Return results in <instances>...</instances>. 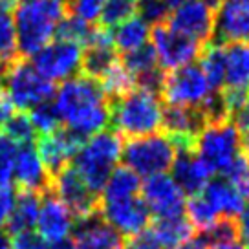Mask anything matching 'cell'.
Segmentation results:
<instances>
[{"label":"cell","instance_id":"cell-1","mask_svg":"<svg viewBox=\"0 0 249 249\" xmlns=\"http://www.w3.org/2000/svg\"><path fill=\"white\" fill-rule=\"evenodd\" d=\"M52 103L62 126L81 140L107 130L110 124V99L99 83L88 75L61 83L55 88Z\"/></svg>","mask_w":249,"mask_h":249},{"label":"cell","instance_id":"cell-2","mask_svg":"<svg viewBox=\"0 0 249 249\" xmlns=\"http://www.w3.org/2000/svg\"><path fill=\"white\" fill-rule=\"evenodd\" d=\"M66 15V0H18L13 9L18 53L31 59L55 39Z\"/></svg>","mask_w":249,"mask_h":249},{"label":"cell","instance_id":"cell-3","mask_svg":"<svg viewBox=\"0 0 249 249\" xmlns=\"http://www.w3.org/2000/svg\"><path fill=\"white\" fill-rule=\"evenodd\" d=\"M163 99L158 92L140 88L110 101V124L121 138H143L163 128Z\"/></svg>","mask_w":249,"mask_h":249},{"label":"cell","instance_id":"cell-4","mask_svg":"<svg viewBox=\"0 0 249 249\" xmlns=\"http://www.w3.org/2000/svg\"><path fill=\"white\" fill-rule=\"evenodd\" d=\"M160 95L169 107L202 110L207 116V121L227 117L220 99V92L213 90L200 64L196 62L167 71L163 75Z\"/></svg>","mask_w":249,"mask_h":249},{"label":"cell","instance_id":"cell-5","mask_svg":"<svg viewBox=\"0 0 249 249\" xmlns=\"http://www.w3.org/2000/svg\"><path fill=\"white\" fill-rule=\"evenodd\" d=\"M121 154H123L121 136L114 130H101L83 140L71 167L95 195H101L112 171L119 167Z\"/></svg>","mask_w":249,"mask_h":249},{"label":"cell","instance_id":"cell-6","mask_svg":"<svg viewBox=\"0 0 249 249\" xmlns=\"http://www.w3.org/2000/svg\"><path fill=\"white\" fill-rule=\"evenodd\" d=\"M193 148L209 165L211 171L224 176L227 169L242 156L240 130L231 117L207 121L195 138Z\"/></svg>","mask_w":249,"mask_h":249},{"label":"cell","instance_id":"cell-7","mask_svg":"<svg viewBox=\"0 0 249 249\" xmlns=\"http://www.w3.org/2000/svg\"><path fill=\"white\" fill-rule=\"evenodd\" d=\"M178 154L176 143L167 134H150L143 138H134L123 143L121 161L136 172L140 178H148L154 174L171 171Z\"/></svg>","mask_w":249,"mask_h":249},{"label":"cell","instance_id":"cell-8","mask_svg":"<svg viewBox=\"0 0 249 249\" xmlns=\"http://www.w3.org/2000/svg\"><path fill=\"white\" fill-rule=\"evenodd\" d=\"M4 90L11 99L13 107L20 112H30L42 103L52 101L55 85L48 81L31 62L15 61L0 79Z\"/></svg>","mask_w":249,"mask_h":249},{"label":"cell","instance_id":"cell-9","mask_svg":"<svg viewBox=\"0 0 249 249\" xmlns=\"http://www.w3.org/2000/svg\"><path fill=\"white\" fill-rule=\"evenodd\" d=\"M152 28L154 30L150 31V39H152L150 46L154 50L158 66L161 70L172 71L189 66L202 53L203 44L176 31L167 22L152 26Z\"/></svg>","mask_w":249,"mask_h":249},{"label":"cell","instance_id":"cell-10","mask_svg":"<svg viewBox=\"0 0 249 249\" xmlns=\"http://www.w3.org/2000/svg\"><path fill=\"white\" fill-rule=\"evenodd\" d=\"M31 64L48 81L64 83L71 77H77L83 70V46L55 37L31 57Z\"/></svg>","mask_w":249,"mask_h":249},{"label":"cell","instance_id":"cell-11","mask_svg":"<svg viewBox=\"0 0 249 249\" xmlns=\"http://www.w3.org/2000/svg\"><path fill=\"white\" fill-rule=\"evenodd\" d=\"M141 200L156 218H171L185 214V193L179 189L171 174L161 172L145 178L140 189Z\"/></svg>","mask_w":249,"mask_h":249},{"label":"cell","instance_id":"cell-12","mask_svg":"<svg viewBox=\"0 0 249 249\" xmlns=\"http://www.w3.org/2000/svg\"><path fill=\"white\" fill-rule=\"evenodd\" d=\"M50 189L70 209L75 220H85L99 213V195H95L79 178V174L71 165L52 176Z\"/></svg>","mask_w":249,"mask_h":249},{"label":"cell","instance_id":"cell-13","mask_svg":"<svg viewBox=\"0 0 249 249\" xmlns=\"http://www.w3.org/2000/svg\"><path fill=\"white\" fill-rule=\"evenodd\" d=\"M167 24L200 44H207L214 35V9L205 0H178Z\"/></svg>","mask_w":249,"mask_h":249},{"label":"cell","instance_id":"cell-14","mask_svg":"<svg viewBox=\"0 0 249 249\" xmlns=\"http://www.w3.org/2000/svg\"><path fill=\"white\" fill-rule=\"evenodd\" d=\"M99 216L121 236H138L150 226V211L141 196H132L114 202H99Z\"/></svg>","mask_w":249,"mask_h":249},{"label":"cell","instance_id":"cell-15","mask_svg":"<svg viewBox=\"0 0 249 249\" xmlns=\"http://www.w3.org/2000/svg\"><path fill=\"white\" fill-rule=\"evenodd\" d=\"M214 42L249 44V0H222L214 11Z\"/></svg>","mask_w":249,"mask_h":249},{"label":"cell","instance_id":"cell-16","mask_svg":"<svg viewBox=\"0 0 249 249\" xmlns=\"http://www.w3.org/2000/svg\"><path fill=\"white\" fill-rule=\"evenodd\" d=\"M77 220L70 213V209L52 193L46 191L40 196V207L35 233L46 242H59L70 238L75 229Z\"/></svg>","mask_w":249,"mask_h":249},{"label":"cell","instance_id":"cell-17","mask_svg":"<svg viewBox=\"0 0 249 249\" xmlns=\"http://www.w3.org/2000/svg\"><path fill=\"white\" fill-rule=\"evenodd\" d=\"M11 181H15L20 191H31L39 195L50 191L52 174L48 172L46 165L42 163L35 143L18 145Z\"/></svg>","mask_w":249,"mask_h":249},{"label":"cell","instance_id":"cell-18","mask_svg":"<svg viewBox=\"0 0 249 249\" xmlns=\"http://www.w3.org/2000/svg\"><path fill=\"white\" fill-rule=\"evenodd\" d=\"M81 143L83 140L79 136L71 134L66 128H59L48 136H40L35 147H37L42 163L46 165L48 172L53 176L62 169L70 167Z\"/></svg>","mask_w":249,"mask_h":249},{"label":"cell","instance_id":"cell-19","mask_svg":"<svg viewBox=\"0 0 249 249\" xmlns=\"http://www.w3.org/2000/svg\"><path fill=\"white\" fill-rule=\"evenodd\" d=\"M171 172V176L185 193L187 198L202 193L214 174L209 165L196 154L195 148H179Z\"/></svg>","mask_w":249,"mask_h":249},{"label":"cell","instance_id":"cell-20","mask_svg":"<svg viewBox=\"0 0 249 249\" xmlns=\"http://www.w3.org/2000/svg\"><path fill=\"white\" fill-rule=\"evenodd\" d=\"M207 123V116L202 110L183 108V107H169L163 114L165 134L171 138L176 147L193 148L195 138Z\"/></svg>","mask_w":249,"mask_h":249},{"label":"cell","instance_id":"cell-21","mask_svg":"<svg viewBox=\"0 0 249 249\" xmlns=\"http://www.w3.org/2000/svg\"><path fill=\"white\" fill-rule=\"evenodd\" d=\"M75 249H124L123 236L97 214L77 220L73 229Z\"/></svg>","mask_w":249,"mask_h":249},{"label":"cell","instance_id":"cell-22","mask_svg":"<svg viewBox=\"0 0 249 249\" xmlns=\"http://www.w3.org/2000/svg\"><path fill=\"white\" fill-rule=\"evenodd\" d=\"M202 195L213 205V209L216 211L220 218H233V220H236V216L240 214L242 207H244V203H246V198L242 196L240 191L224 176L211 179L202 191Z\"/></svg>","mask_w":249,"mask_h":249},{"label":"cell","instance_id":"cell-23","mask_svg":"<svg viewBox=\"0 0 249 249\" xmlns=\"http://www.w3.org/2000/svg\"><path fill=\"white\" fill-rule=\"evenodd\" d=\"M226 46V79L222 90L248 92L249 90V44Z\"/></svg>","mask_w":249,"mask_h":249},{"label":"cell","instance_id":"cell-24","mask_svg":"<svg viewBox=\"0 0 249 249\" xmlns=\"http://www.w3.org/2000/svg\"><path fill=\"white\" fill-rule=\"evenodd\" d=\"M150 234L163 249H176L195 236V227L185 214L171 218H156Z\"/></svg>","mask_w":249,"mask_h":249},{"label":"cell","instance_id":"cell-25","mask_svg":"<svg viewBox=\"0 0 249 249\" xmlns=\"http://www.w3.org/2000/svg\"><path fill=\"white\" fill-rule=\"evenodd\" d=\"M150 28L143 18H140L138 15L126 18L124 22L117 24L116 28H112V42L116 52L121 53H130L136 52L140 48L147 46L148 40H150Z\"/></svg>","mask_w":249,"mask_h":249},{"label":"cell","instance_id":"cell-26","mask_svg":"<svg viewBox=\"0 0 249 249\" xmlns=\"http://www.w3.org/2000/svg\"><path fill=\"white\" fill-rule=\"evenodd\" d=\"M40 196L42 195L31 193V191H20L17 195L15 207H13L11 218L8 222L9 236L24 233V231H35V224H37L40 207Z\"/></svg>","mask_w":249,"mask_h":249},{"label":"cell","instance_id":"cell-27","mask_svg":"<svg viewBox=\"0 0 249 249\" xmlns=\"http://www.w3.org/2000/svg\"><path fill=\"white\" fill-rule=\"evenodd\" d=\"M140 189L141 178L136 172H132L124 165L123 167H116L107 179L105 187H103L99 202H114V200H124V198L140 196Z\"/></svg>","mask_w":249,"mask_h":249},{"label":"cell","instance_id":"cell-28","mask_svg":"<svg viewBox=\"0 0 249 249\" xmlns=\"http://www.w3.org/2000/svg\"><path fill=\"white\" fill-rule=\"evenodd\" d=\"M200 68L205 73V77L213 86L214 92H222L224 79H226V46L211 40L207 46L202 48L200 53Z\"/></svg>","mask_w":249,"mask_h":249},{"label":"cell","instance_id":"cell-29","mask_svg":"<svg viewBox=\"0 0 249 249\" xmlns=\"http://www.w3.org/2000/svg\"><path fill=\"white\" fill-rule=\"evenodd\" d=\"M17 55H18V40H17L13 13L0 9V79L17 61Z\"/></svg>","mask_w":249,"mask_h":249},{"label":"cell","instance_id":"cell-30","mask_svg":"<svg viewBox=\"0 0 249 249\" xmlns=\"http://www.w3.org/2000/svg\"><path fill=\"white\" fill-rule=\"evenodd\" d=\"M97 83H99V86L103 88V92L107 93L110 101H114V99L121 97V95L136 88V79L124 68V64L121 61L114 62L108 70L97 79Z\"/></svg>","mask_w":249,"mask_h":249},{"label":"cell","instance_id":"cell-31","mask_svg":"<svg viewBox=\"0 0 249 249\" xmlns=\"http://www.w3.org/2000/svg\"><path fill=\"white\" fill-rule=\"evenodd\" d=\"M185 216H187V220L193 224V227L198 229V231L209 229V227H213L218 220H220L218 213L213 209V205L205 200V196H203L202 193L187 198Z\"/></svg>","mask_w":249,"mask_h":249},{"label":"cell","instance_id":"cell-32","mask_svg":"<svg viewBox=\"0 0 249 249\" xmlns=\"http://www.w3.org/2000/svg\"><path fill=\"white\" fill-rule=\"evenodd\" d=\"M26 114L30 117L37 136H48V134H52L61 128V119H59V114H57V110H55L52 101L42 103V105L31 108Z\"/></svg>","mask_w":249,"mask_h":249},{"label":"cell","instance_id":"cell-33","mask_svg":"<svg viewBox=\"0 0 249 249\" xmlns=\"http://www.w3.org/2000/svg\"><path fill=\"white\" fill-rule=\"evenodd\" d=\"M176 0H136V15L148 26L167 22Z\"/></svg>","mask_w":249,"mask_h":249},{"label":"cell","instance_id":"cell-34","mask_svg":"<svg viewBox=\"0 0 249 249\" xmlns=\"http://www.w3.org/2000/svg\"><path fill=\"white\" fill-rule=\"evenodd\" d=\"M2 132L9 136L17 145H28V143H33L37 140V132H35V128H33V124H31L26 112L13 114L9 117L8 123L4 124Z\"/></svg>","mask_w":249,"mask_h":249},{"label":"cell","instance_id":"cell-35","mask_svg":"<svg viewBox=\"0 0 249 249\" xmlns=\"http://www.w3.org/2000/svg\"><path fill=\"white\" fill-rule=\"evenodd\" d=\"M136 15V2L132 0H108L107 6L101 13V22L103 28H116L117 24L124 22L126 18Z\"/></svg>","mask_w":249,"mask_h":249},{"label":"cell","instance_id":"cell-36","mask_svg":"<svg viewBox=\"0 0 249 249\" xmlns=\"http://www.w3.org/2000/svg\"><path fill=\"white\" fill-rule=\"evenodd\" d=\"M92 26L93 24H86L85 20H81L77 17L66 15L64 20L59 24V30H57V35H55V37H57V39L71 40V42H77L81 46H85Z\"/></svg>","mask_w":249,"mask_h":249},{"label":"cell","instance_id":"cell-37","mask_svg":"<svg viewBox=\"0 0 249 249\" xmlns=\"http://www.w3.org/2000/svg\"><path fill=\"white\" fill-rule=\"evenodd\" d=\"M17 150L18 145L0 130V185H9L13 179Z\"/></svg>","mask_w":249,"mask_h":249},{"label":"cell","instance_id":"cell-38","mask_svg":"<svg viewBox=\"0 0 249 249\" xmlns=\"http://www.w3.org/2000/svg\"><path fill=\"white\" fill-rule=\"evenodd\" d=\"M108 0H66L68 4V13L77 17L86 24L99 22L101 13Z\"/></svg>","mask_w":249,"mask_h":249},{"label":"cell","instance_id":"cell-39","mask_svg":"<svg viewBox=\"0 0 249 249\" xmlns=\"http://www.w3.org/2000/svg\"><path fill=\"white\" fill-rule=\"evenodd\" d=\"M17 193L11 185H0V229L8 226L13 207H15Z\"/></svg>","mask_w":249,"mask_h":249},{"label":"cell","instance_id":"cell-40","mask_svg":"<svg viewBox=\"0 0 249 249\" xmlns=\"http://www.w3.org/2000/svg\"><path fill=\"white\" fill-rule=\"evenodd\" d=\"M124 249H163V248L154 240V236L150 234V231H143L141 234L132 236L130 240L126 242Z\"/></svg>","mask_w":249,"mask_h":249},{"label":"cell","instance_id":"cell-41","mask_svg":"<svg viewBox=\"0 0 249 249\" xmlns=\"http://www.w3.org/2000/svg\"><path fill=\"white\" fill-rule=\"evenodd\" d=\"M236 226H238V236L242 244L249 249V200L244 203L240 214L236 216Z\"/></svg>","mask_w":249,"mask_h":249},{"label":"cell","instance_id":"cell-42","mask_svg":"<svg viewBox=\"0 0 249 249\" xmlns=\"http://www.w3.org/2000/svg\"><path fill=\"white\" fill-rule=\"evenodd\" d=\"M15 114V107L11 99L8 97V93L4 90V86L0 83V130L4 128V124L9 121V117Z\"/></svg>","mask_w":249,"mask_h":249},{"label":"cell","instance_id":"cell-43","mask_svg":"<svg viewBox=\"0 0 249 249\" xmlns=\"http://www.w3.org/2000/svg\"><path fill=\"white\" fill-rule=\"evenodd\" d=\"M231 119H233V123L238 126L240 132L249 128V92H248V95H246V101H244V105L240 107V110H238Z\"/></svg>","mask_w":249,"mask_h":249},{"label":"cell","instance_id":"cell-44","mask_svg":"<svg viewBox=\"0 0 249 249\" xmlns=\"http://www.w3.org/2000/svg\"><path fill=\"white\" fill-rule=\"evenodd\" d=\"M176 249H209V248H207V244L203 242V238L200 234H195L191 240H187L185 244H181V246Z\"/></svg>","mask_w":249,"mask_h":249},{"label":"cell","instance_id":"cell-45","mask_svg":"<svg viewBox=\"0 0 249 249\" xmlns=\"http://www.w3.org/2000/svg\"><path fill=\"white\" fill-rule=\"evenodd\" d=\"M209 249H248V248L242 244L240 238H236V240H227V242L214 244V246H209Z\"/></svg>","mask_w":249,"mask_h":249},{"label":"cell","instance_id":"cell-46","mask_svg":"<svg viewBox=\"0 0 249 249\" xmlns=\"http://www.w3.org/2000/svg\"><path fill=\"white\" fill-rule=\"evenodd\" d=\"M46 249H75V244H73L71 238L59 242H46Z\"/></svg>","mask_w":249,"mask_h":249},{"label":"cell","instance_id":"cell-47","mask_svg":"<svg viewBox=\"0 0 249 249\" xmlns=\"http://www.w3.org/2000/svg\"><path fill=\"white\" fill-rule=\"evenodd\" d=\"M0 249H11V236L4 229H0Z\"/></svg>","mask_w":249,"mask_h":249},{"label":"cell","instance_id":"cell-48","mask_svg":"<svg viewBox=\"0 0 249 249\" xmlns=\"http://www.w3.org/2000/svg\"><path fill=\"white\" fill-rule=\"evenodd\" d=\"M240 136H242V150H244L246 156H249V128L248 130H242Z\"/></svg>","mask_w":249,"mask_h":249},{"label":"cell","instance_id":"cell-49","mask_svg":"<svg viewBox=\"0 0 249 249\" xmlns=\"http://www.w3.org/2000/svg\"><path fill=\"white\" fill-rule=\"evenodd\" d=\"M248 171H249V160H248Z\"/></svg>","mask_w":249,"mask_h":249},{"label":"cell","instance_id":"cell-50","mask_svg":"<svg viewBox=\"0 0 249 249\" xmlns=\"http://www.w3.org/2000/svg\"><path fill=\"white\" fill-rule=\"evenodd\" d=\"M132 2H136V0H132Z\"/></svg>","mask_w":249,"mask_h":249},{"label":"cell","instance_id":"cell-51","mask_svg":"<svg viewBox=\"0 0 249 249\" xmlns=\"http://www.w3.org/2000/svg\"><path fill=\"white\" fill-rule=\"evenodd\" d=\"M176 2H178V0H176Z\"/></svg>","mask_w":249,"mask_h":249}]
</instances>
